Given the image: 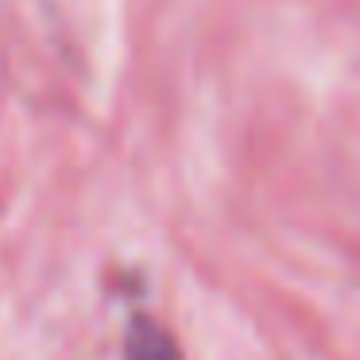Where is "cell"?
I'll return each mask as SVG.
<instances>
[{
    "label": "cell",
    "instance_id": "6da1fadb",
    "mask_svg": "<svg viewBox=\"0 0 360 360\" xmlns=\"http://www.w3.org/2000/svg\"><path fill=\"white\" fill-rule=\"evenodd\" d=\"M124 352H128V360H182L174 337L151 318H136L132 321L128 341H124Z\"/></svg>",
    "mask_w": 360,
    "mask_h": 360
}]
</instances>
